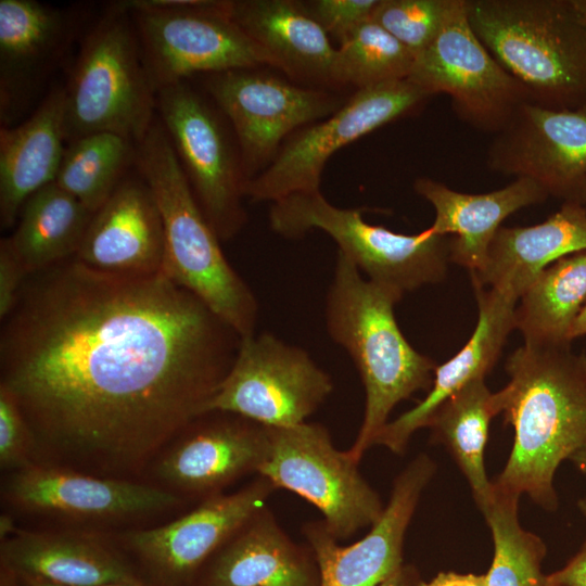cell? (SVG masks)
Returning a JSON list of instances; mask_svg holds the SVG:
<instances>
[{"label":"cell","instance_id":"6da1fadb","mask_svg":"<svg viewBox=\"0 0 586 586\" xmlns=\"http://www.w3.org/2000/svg\"><path fill=\"white\" fill-rule=\"evenodd\" d=\"M0 333V386L36 464L140 480L229 372L242 337L163 272L75 257L28 276Z\"/></svg>","mask_w":586,"mask_h":586},{"label":"cell","instance_id":"7a4b0ae2","mask_svg":"<svg viewBox=\"0 0 586 586\" xmlns=\"http://www.w3.org/2000/svg\"><path fill=\"white\" fill-rule=\"evenodd\" d=\"M506 371L509 382L496 397L514 441L493 484L556 511V471L586 446V354L574 353L571 343L524 344L508 357Z\"/></svg>","mask_w":586,"mask_h":586},{"label":"cell","instance_id":"3957f363","mask_svg":"<svg viewBox=\"0 0 586 586\" xmlns=\"http://www.w3.org/2000/svg\"><path fill=\"white\" fill-rule=\"evenodd\" d=\"M403 295L364 276L337 252L324 320L329 336L351 356L366 403L357 437L347 450L356 462L375 444L394 407L429 391L437 364L406 340L394 315Z\"/></svg>","mask_w":586,"mask_h":586},{"label":"cell","instance_id":"277c9868","mask_svg":"<svg viewBox=\"0 0 586 586\" xmlns=\"http://www.w3.org/2000/svg\"><path fill=\"white\" fill-rule=\"evenodd\" d=\"M133 167L150 188L162 217V272L196 296L242 339L255 334L258 301L226 258L157 115L136 143Z\"/></svg>","mask_w":586,"mask_h":586},{"label":"cell","instance_id":"5b68a950","mask_svg":"<svg viewBox=\"0 0 586 586\" xmlns=\"http://www.w3.org/2000/svg\"><path fill=\"white\" fill-rule=\"evenodd\" d=\"M466 11L475 36L531 102L586 107V28L568 0H466Z\"/></svg>","mask_w":586,"mask_h":586},{"label":"cell","instance_id":"8992f818","mask_svg":"<svg viewBox=\"0 0 586 586\" xmlns=\"http://www.w3.org/2000/svg\"><path fill=\"white\" fill-rule=\"evenodd\" d=\"M77 48L63 86L67 143L95 132L138 143L156 118V92L124 1L110 2Z\"/></svg>","mask_w":586,"mask_h":586},{"label":"cell","instance_id":"52a82bcc","mask_svg":"<svg viewBox=\"0 0 586 586\" xmlns=\"http://www.w3.org/2000/svg\"><path fill=\"white\" fill-rule=\"evenodd\" d=\"M362 214L361 208L333 205L320 191L301 192L272 203L269 224L273 232L291 239L323 231L368 280L400 295L444 280L450 235L430 228L417 234L397 233L367 222Z\"/></svg>","mask_w":586,"mask_h":586},{"label":"cell","instance_id":"ba28073f","mask_svg":"<svg viewBox=\"0 0 586 586\" xmlns=\"http://www.w3.org/2000/svg\"><path fill=\"white\" fill-rule=\"evenodd\" d=\"M4 511L49 523L54 530L103 534L141 528L178 510L187 499L140 480L102 477L76 470L33 464L7 473Z\"/></svg>","mask_w":586,"mask_h":586},{"label":"cell","instance_id":"9c48e42d","mask_svg":"<svg viewBox=\"0 0 586 586\" xmlns=\"http://www.w3.org/2000/svg\"><path fill=\"white\" fill-rule=\"evenodd\" d=\"M155 92L195 74L258 68L266 54L229 17L226 0H124Z\"/></svg>","mask_w":586,"mask_h":586},{"label":"cell","instance_id":"30bf717a","mask_svg":"<svg viewBox=\"0 0 586 586\" xmlns=\"http://www.w3.org/2000/svg\"><path fill=\"white\" fill-rule=\"evenodd\" d=\"M209 100L183 80L156 91V115L204 216L228 241L247 220L246 179L231 127Z\"/></svg>","mask_w":586,"mask_h":586},{"label":"cell","instance_id":"8fae6325","mask_svg":"<svg viewBox=\"0 0 586 586\" xmlns=\"http://www.w3.org/2000/svg\"><path fill=\"white\" fill-rule=\"evenodd\" d=\"M268 428L270 456L258 475L314 505L339 540L373 525L382 515L380 495L347 450L337 449L326 426L303 422Z\"/></svg>","mask_w":586,"mask_h":586},{"label":"cell","instance_id":"7c38bea8","mask_svg":"<svg viewBox=\"0 0 586 586\" xmlns=\"http://www.w3.org/2000/svg\"><path fill=\"white\" fill-rule=\"evenodd\" d=\"M431 97L409 79L357 89L333 114L290 136L273 161L245 183V198L275 203L294 193L320 191L324 166L336 151L413 114Z\"/></svg>","mask_w":586,"mask_h":586},{"label":"cell","instance_id":"4fadbf2b","mask_svg":"<svg viewBox=\"0 0 586 586\" xmlns=\"http://www.w3.org/2000/svg\"><path fill=\"white\" fill-rule=\"evenodd\" d=\"M204 87L231 127L246 182L273 161L288 136L327 118L347 100L258 68L208 74Z\"/></svg>","mask_w":586,"mask_h":586},{"label":"cell","instance_id":"5bb4252c","mask_svg":"<svg viewBox=\"0 0 586 586\" xmlns=\"http://www.w3.org/2000/svg\"><path fill=\"white\" fill-rule=\"evenodd\" d=\"M333 391L330 374L310 355L269 333L243 337L205 413H234L262 425L307 421Z\"/></svg>","mask_w":586,"mask_h":586},{"label":"cell","instance_id":"9a60e30c","mask_svg":"<svg viewBox=\"0 0 586 586\" xmlns=\"http://www.w3.org/2000/svg\"><path fill=\"white\" fill-rule=\"evenodd\" d=\"M276 489L257 475L234 493L203 499L170 522L111 535L148 586H194L211 558L266 507Z\"/></svg>","mask_w":586,"mask_h":586},{"label":"cell","instance_id":"2e32d148","mask_svg":"<svg viewBox=\"0 0 586 586\" xmlns=\"http://www.w3.org/2000/svg\"><path fill=\"white\" fill-rule=\"evenodd\" d=\"M407 79L432 97L447 94L460 120L493 135L523 103L531 102L525 88L473 33L466 0H455L436 38L416 56Z\"/></svg>","mask_w":586,"mask_h":586},{"label":"cell","instance_id":"e0dca14e","mask_svg":"<svg viewBox=\"0 0 586 586\" xmlns=\"http://www.w3.org/2000/svg\"><path fill=\"white\" fill-rule=\"evenodd\" d=\"M270 450L267 426L234 413L207 412L156 456L146 482L187 500H203L244 475H258Z\"/></svg>","mask_w":586,"mask_h":586},{"label":"cell","instance_id":"ac0fdd59","mask_svg":"<svg viewBox=\"0 0 586 586\" xmlns=\"http://www.w3.org/2000/svg\"><path fill=\"white\" fill-rule=\"evenodd\" d=\"M81 12L0 0V125L18 124L82 37Z\"/></svg>","mask_w":586,"mask_h":586},{"label":"cell","instance_id":"d6986e66","mask_svg":"<svg viewBox=\"0 0 586 586\" xmlns=\"http://www.w3.org/2000/svg\"><path fill=\"white\" fill-rule=\"evenodd\" d=\"M486 165L495 173L530 178L549 196L576 201L586 178V107L523 103L494 135Z\"/></svg>","mask_w":586,"mask_h":586},{"label":"cell","instance_id":"ffe728a7","mask_svg":"<svg viewBox=\"0 0 586 586\" xmlns=\"http://www.w3.org/2000/svg\"><path fill=\"white\" fill-rule=\"evenodd\" d=\"M436 464L419 454L396 476L380 519L359 540L342 546L321 521L303 526L306 544L318 564L320 586H379L403 562L407 528Z\"/></svg>","mask_w":586,"mask_h":586},{"label":"cell","instance_id":"44dd1931","mask_svg":"<svg viewBox=\"0 0 586 586\" xmlns=\"http://www.w3.org/2000/svg\"><path fill=\"white\" fill-rule=\"evenodd\" d=\"M0 565L59 586H148L111 534L18 527L1 540Z\"/></svg>","mask_w":586,"mask_h":586},{"label":"cell","instance_id":"7402d4cb","mask_svg":"<svg viewBox=\"0 0 586 586\" xmlns=\"http://www.w3.org/2000/svg\"><path fill=\"white\" fill-rule=\"evenodd\" d=\"M98 271L149 276L162 272L164 228L144 180L127 175L93 214L74 256Z\"/></svg>","mask_w":586,"mask_h":586},{"label":"cell","instance_id":"603a6c76","mask_svg":"<svg viewBox=\"0 0 586 586\" xmlns=\"http://www.w3.org/2000/svg\"><path fill=\"white\" fill-rule=\"evenodd\" d=\"M479 318L470 340L449 360L437 365L431 388L422 400L388 421L375 444L396 455L405 453L411 436L426 428L435 411L470 381L485 378L495 366L514 329L518 297L506 290L473 285Z\"/></svg>","mask_w":586,"mask_h":586},{"label":"cell","instance_id":"cb8c5ba5","mask_svg":"<svg viewBox=\"0 0 586 586\" xmlns=\"http://www.w3.org/2000/svg\"><path fill=\"white\" fill-rule=\"evenodd\" d=\"M226 12L288 79L313 88L334 86L336 48L301 1L226 0Z\"/></svg>","mask_w":586,"mask_h":586},{"label":"cell","instance_id":"d4e9b609","mask_svg":"<svg viewBox=\"0 0 586 586\" xmlns=\"http://www.w3.org/2000/svg\"><path fill=\"white\" fill-rule=\"evenodd\" d=\"M194 586H320L315 556L266 507L250 518L201 571Z\"/></svg>","mask_w":586,"mask_h":586},{"label":"cell","instance_id":"484cf974","mask_svg":"<svg viewBox=\"0 0 586 586\" xmlns=\"http://www.w3.org/2000/svg\"><path fill=\"white\" fill-rule=\"evenodd\" d=\"M413 190L435 211L430 229L450 235V262L470 272L482 268L492 239L508 216L549 198L538 182L526 177H517L504 188L481 194L458 192L433 178L419 177Z\"/></svg>","mask_w":586,"mask_h":586},{"label":"cell","instance_id":"4316f807","mask_svg":"<svg viewBox=\"0 0 586 586\" xmlns=\"http://www.w3.org/2000/svg\"><path fill=\"white\" fill-rule=\"evenodd\" d=\"M67 144L63 86H53L31 114L0 127V225L15 226L34 193L54 182Z\"/></svg>","mask_w":586,"mask_h":586},{"label":"cell","instance_id":"83f0119b","mask_svg":"<svg viewBox=\"0 0 586 586\" xmlns=\"http://www.w3.org/2000/svg\"><path fill=\"white\" fill-rule=\"evenodd\" d=\"M586 251V208L564 201L559 211L530 227H500L482 268L470 272L473 285L506 290L520 298L549 265ZM519 301V300H518Z\"/></svg>","mask_w":586,"mask_h":586},{"label":"cell","instance_id":"f1b7e54d","mask_svg":"<svg viewBox=\"0 0 586 586\" xmlns=\"http://www.w3.org/2000/svg\"><path fill=\"white\" fill-rule=\"evenodd\" d=\"M93 216L55 182L22 206L8 241L28 276L76 255Z\"/></svg>","mask_w":586,"mask_h":586},{"label":"cell","instance_id":"f546056e","mask_svg":"<svg viewBox=\"0 0 586 586\" xmlns=\"http://www.w3.org/2000/svg\"><path fill=\"white\" fill-rule=\"evenodd\" d=\"M499 413L496 393L489 391L485 378H477L443 403L426 426L432 440L443 444L453 456L480 509L494 494L484 453L491 420Z\"/></svg>","mask_w":586,"mask_h":586},{"label":"cell","instance_id":"4dcf8cb0","mask_svg":"<svg viewBox=\"0 0 586 586\" xmlns=\"http://www.w3.org/2000/svg\"><path fill=\"white\" fill-rule=\"evenodd\" d=\"M514 329L526 345L571 343V328L586 304V251L544 269L520 296Z\"/></svg>","mask_w":586,"mask_h":586},{"label":"cell","instance_id":"1f68e13d","mask_svg":"<svg viewBox=\"0 0 586 586\" xmlns=\"http://www.w3.org/2000/svg\"><path fill=\"white\" fill-rule=\"evenodd\" d=\"M136 143L112 132H95L66 144L54 182L95 213L135 166Z\"/></svg>","mask_w":586,"mask_h":586},{"label":"cell","instance_id":"d6a6232c","mask_svg":"<svg viewBox=\"0 0 586 586\" xmlns=\"http://www.w3.org/2000/svg\"><path fill=\"white\" fill-rule=\"evenodd\" d=\"M519 499L494 486L492 499L480 509L494 543L493 561L486 573L487 586H547V575L542 571L546 545L521 526Z\"/></svg>","mask_w":586,"mask_h":586},{"label":"cell","instance_id":"836d02e7","mask_svg":"<svg viewBox=\"0 0 586 586\" xmlns=\"http://www.w3.org/2000/svg\"><path fill=\"white\" fill-rule=\"evenodd\" d=\"M415 55L373 20L360 25L336 48L333 85L362 89L407 79Z\"/></svg>","mask_w":586,"mask_h":586},{"label":"cell","instance_id":"e575fe53","mask_svg":"<svg viewBox=\"0 0 586 586\" xmlns=\"http://www.w3.org/2000/svg\"><path fill=\"white\" fill-rule=\"evenodd\" d=\"M454 3L455 0H380L372 20L416 58L436 38Z\"/></svg>","mask_w":586,"mask_h":586},{"label":"cell","instance_id":"d590c367","mask_svg":"<svg viewBox=\"0 0 586 586\" xmlns=\"http://www.w3.org/2000/svg\"><path fill=\"white\" fill-rule=\"evenodd\" d=\"M36 464L35 441L13 396L0 386V468L11 473Z\"/></svg>","mask_w":586,"mask_h":586},{"label":"cell","instance_id":"8d00e7d4","mask_svg":"<svg viewBox=\"0 0 586 586\" xmlns=\"http://www.w3.org/2000/svg\"><path fill=\"white\" fill-rule=\"evenodd\" d=\"M301 3L329 37L342 43L360 25L372 20L380 0H307Z\"/></svg>","mask_w":586,"mask_h":586},{"label":"cell","instance_id":"74e56055","mask_svg":"<svg viewBox=\"0 0 586 586\" xmlns=\"http://www.w3.org/2000/svg\"><path fill=\"white\" fill-rule=\"evenodd\" d=\"M28 273L13 252L7 238L0 241V319L14 308Z\"/></svg>","mask_w":586,"mask_h":586},{"label":"cell","instance_id":"f35d334b","mask_svg":"<svg viewBox=\"0 0 586 586\" xmlns=\"http://www.w3.org/2000/svg\"><path fill=\"white\" fill-rule=\"evenodd\" d=\"M547 586H586V542L561 570L547 575Z\"/></svg>","mask_w":586,"mask_h":586},{"label":"cell","instance_id":"ab89813d","mask_svg":"<svg viewBox=\"0 0 586 586\" xmlns=\"http://www.w3.org/2000/svg\"><path fill=\"white\" fill-rule=\"evenodd\" d=\"M421 586H487L486 574L440 572L429 582H422Z\"/></svg>","mask_w":586,"mask_h":586},{"label":"cell","instance_id":"60d3db41","mask_svg":"<svg viewBox=\"0 0 586 586\" xmlns=\"http://www.w3.org/2000/svg\"><path fill=\"white\" fill-rule=\"evenodd\" d=\"M423 579L412 564L403 563L379 586H421Z\"/></svg>","mask_w":586,"mask_h":586},{"label":"cell","instance_id":"b9f144b4","mask_svg":"<svg viewBox=\"0 0 586 586\" xmlns=\"http://www.w3.org/2000/svg\"><path fill=\"white\" fill-rule=\"evenodd\" d=\"M15 518L7 512V511H3L1 517H0V538L1 540L10 537L17 528L18 526H16V523H15Z\"/></svg>","mask_w":586,"mask_h":586},{"label":"cell","instance_id":"7bdbcfd3","mask_svg":"<svg viewBox=\"0 0 586 586\" xmlns=\"http://www.w3.org/2000/svg\"><path fill=\"white\" fill-rule=\"evenodd\" d=\"M586 335V304L581 309L578 316L576 317L569 337L571 341H573L575 337Z\"/></svg>","mask_w":586,"mask_h":586},{"label":"cell","instance_id":"ee69618b","mask_svg":"<svg viewBox=\"0 0 586 586\" xmlns=\"http://www.w3.org/2000/svg\"><path fill=\"white\" fill-rule=\"evenodd\" d=\"M577 21L586 28V0H568Z\"/></svg>","mask_w":586,"mask_h":586},{"label":"cell","instance_id":"f6af8a7d","mask_svg":"<svg viewBox=\"0 0 586 586\" xmlns=\"http://www.w3.org/2000/svg\"><path fill=\"white\" fill-rule=\"evenodd\" d=\"M0 586H18L16 575L9 569L0 565Z\"/></svg>","mask_w":586,"mask_h":586},{"label":"cell","instance_id":"bcb514c9","mask_svg":"<svg viewBox=\"0 0 586 586\" xmlns=\"http://www.w3.org/2000/svg\"><path fill=\"white\" fill-rule=\"evenodd\" d=\"M570 460L574 463V466L582 471L583 473H586V446L578 449L576 453H574Z\"/></svg>","mask_w":586,"mask_h":586},{"label":"cell","instance_id":"7dc6e473","mask_svg":"<svg viewBox=\"0 0 586 586\" xmlns=\"http://www.w3.org/2000/svg\"><path fill=\"white\" fill-rule=\"evenodd\" d=\"M16 577H17L18 586H59V585H53V584H49V583L37 581V579L20 577L17 575ZM104 586H128V585H104Z\"/></svg>","mask_w":586,"mask_h":586},{"label":"cell","instance_id":"c3c4849f","mask_svg":"<svg viewBox=\"0 0 586 586\" xmlns=\"http://www.w3.org/2000/svg\"><path fill=\"white\" fill-rule=\"evenodd\" d=\"M576 201L579 202L586 208V178L578 190Z\"/></svg>","mask_w":586,"mask_h":586},{"label":"cell","instance_id":"681fc988","mask_svg":"<svg viewBox=\"0 0 586 586\" xmlns=\"http://www.w3.org/2000/svg\"><path fill=\"white\" fill-rule=\"evenodd\" d=\"M577 506L582 514L586 518V498L578 500Z\"/></svg>","mask_w":586,"mask_h":586}]
</instances>
